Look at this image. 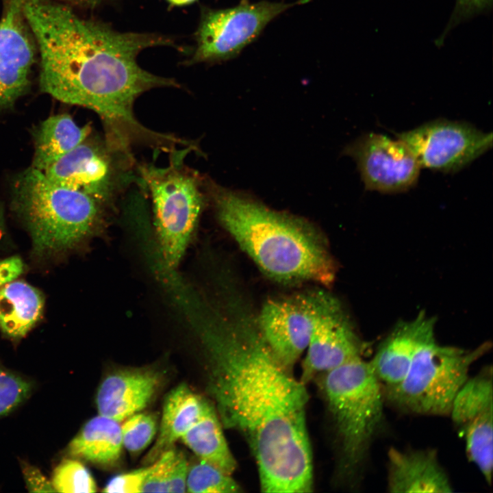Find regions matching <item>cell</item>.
<instances>
[{
  "label": "cell",
  "instance_id": "1",
  "mask_svg": "<svg viewBox=\"0 0 493 493\" xmlns=\"http://www.w3.org/2000/svg\"><path fill=\"white\" fill-rule=\"evenodd\" d=\"M234 307L230 316H208L199 326L206 390L221 424L247 442L262 492H310L305 384L275 356L257 319Z\"/></svg>",
  "mask_w": 493,
  "mask_h": 493
},
{
  "label": "cell",
  "instance_id": "2",
  "mask_svg": "<svg viewBox=\"0 0 493 493\" xmlns=\"http://www.w3.org/2000/svg\"><path fill=\"white\" fill-rule=\"evenodd\" d=\"M23 8L40 54L44 92L95 112L112 148L127 152L136 142H160L162 134L136 118L134 102L151 89L180 85L144 70L137 56L147 48L172 45L169 38L120 32L49 0H24Z\"/></svg>",
  "mask_w": 493,
  "mask_h": 493
},
{
  "label": "cell",
  "instance_id": "3",
  "mask_svg": "<svg viewBox=\"0 0 493 493\" xmlns=\"http://www.w3.org/2000/svg\"><path fill=\"white\" fill-rule=\"evenodd\" d=\"M210 186L220 223L268 277L283 283L333 281L334 262L307 222L246 193L213 182Z\"/></svg>",
  "mask_w": 493,
  "mask_h": 493
},
{
  "label": "cell",
  "instance_id": "4",
  "mask_svg": "<svg viewBox=\"0 0 493 493\" xmlns=\"http://www.w3.org/2000/svg\"><path fill=\"white\" fill-rule=\"evenodd\" d=\"M12 207L25 225L38 259L60 257L75 249L97 230L99 202L58 185L33 167L14 182Z\"/></svg>",
  "mask_w": 493,
  "mask_h": 493
},
{
  "label": "cell",
  "instance_id": "5",
  "mask_svg": "<svg viewBox=\"0 0 493 493\" xmlns=\"http://www.w3.org/2000/svg\"><path fill=\"white\" fill-rule=\"evenodd\" d=\"M323 374V392L340 454L338 472L353 479L383 421V388L370 362L362 357Z\"/></svg>",
  "mask_w": 493,
  "mask_h": 493
},
{
  "label": "cell",
  "instance_id": "6",
  "mask_svg": "<svg viewBox=\"0 0 493 493\" xmlns=\"http://www.w3.org/2000/svg\"><path fill=\"white\" fill-rule=\"evenodd\" d=\"M490 346L488 342L473 349L442 346L433 336L419 347L403 381L384 395L407 413L449 415L456 394L469 377L470 366Z\"/></svg>",
  "mask_w": 493,
  "mask_h": 493
},
{
  "label": "cell",
  "instance_id": "7",
  "mask_svg": "<svg viewBox=\"0 0 493 493\" xmlns=\"http://www.w3.org/2000/svg\"><path fill=\"white\" fill-rule=\"evenodd\" d=\"M151 194L155 226L165 263L176 268L197 225L203 206L198 179L176 162L166 168L140 167Z\"/></svg>",
  "mask_w": 493,
  "mask_h": 493
},
{
  "label": "cell",
  "instance_id": "8",
  "mask_svg": "<svg viewBox=\"0 0 493 493\" xmlns=\"http://www.w3.org/2000/svg\"><path fill=\"white\" fill-rule=\"evenodd\" d=\"M309 1L285 3L241 0L237 5L225 9H203L195 33L196 48L186 64L215 63L236 58L274 18Z\"/></svg>",
  "mask_w": 493,
  "mask_h": 493
},
{
  "label": "cell",
  "instance_id": "9",
  "mask_svg": "<svg viewBox=\"0 0 493 493\" xmlns=\"http://www.w3.org/2000/svg\"><path fill=\"white\" fill-rule=\"evenodd\" d=\"M412 150L421 168L455 173L492 147V133L465 121L439 118L396 134Z\"/></svg>",
  "mask_w": 493,
  "mask_h": 493
},
{
  "label": "cell",
  "instance_id": "10",
  "mask_svg": "<svg viewBox=\"0 0 493 493\" xmlns=\"http://www.w3.org/2000/svg\"><path fill=\"white\" fill-rule=\"evenodd\" d=\"M343 153L355 161L365 189L383 194L409 190L416 185L422 168L404 142L381 134H363Z\"/></svg>",
  "mask_w": 493,
  "mask_h": 493
},
{
  "label": "cell",
  "instance_id": "11",
  "mask_svg": "<svg viewBox=\"0 0 493 493\" xmlns=\"http://www.w3.org/2000/svg\"><path fill=\"white\" fill-rule=\"evenodd\" d=\"M449 415L464 439L469 460L491 484L493 468V383L491 366L467 379Z\"/></svg>",
  "mask_w": 493,
  "mask_h": 493
},
{
  "label": "cell",
  "instance_id": "12",
  "mask_svg": "<svg viewBox=\"0 0 493 493\" xmlns=\"http://www.w3.org/2000/svg\"><path fill=\"white\" fill-rule=\"evenodd\" d=\"M320 295L314 292L268 300L256 318L271 351L290 371L307 349Z\"/></svg>",
  "mask_w": 493,
  "mask_h": 493
},
{
  "label": "cell",
  "instance_id": "13",
  "mask_svg": "<svg viewBox=\"0 0 493 493\" xmlns=\"http://www.w3.org/2000/svg\"><path fill=\"white\" fill-rule=\"evenodd\" d=\"M301 381L305 384L318 373H324L361 358L363 344L339 301L321 292Z\"/></svg>",
  "mask_w": 493,
  "mask_h": 493
},
{
  "label": "cell",
  "instance_id": "14",
  "mask_svg": "<svg viewBox=\"0 0 493 493\" xmlns=\"http://www.w3.org/2000/svg\"><path fill=\"white\" fill-rule=\"evenodd\" d=\"M24 0H5L0 20V108L26 90L35 47L23 12Z\"/></svg>",
  "mask_w": 493,
  "mask_h": 493
},
{
  "label": "cell",
  "instance_id": "15",
  "mask_svg": "<svg viewBox=\"0 0 493 493\" xmlns=\"http://www.w3.org/2000/svg\"><path fill=\"white\" fill-rule=\"evenodd\" d=\"M435 325L434 318L420 312L412 320L396 323L379 344L370 362L384 392L403 381L419 347L435 336Z\"/></svg>",
  "mask_w": 493,
  "mask_h": 493
},
{
  "label": "cell",
  "instance_id": "16",
  "mask_svg": "<svg viewBox=\"0 0 493 493\" xmlns=\"http://www.w3.org/2000/svg\"><path fill=\"white\" fill-rule=\"evenodd\" d=\"M42 173L53 183L84 193L99 203L108 199L111 192L110 160L101 149L86 140Z\"/></svg>",
  "mask_w": 493,
  "mask_h": 493
},
{
  "label": "cell",
  "instance_id": "17",
  "mask_svg": "<svg viewBox=\"0 0 493 493\" xmlns=\"http://www.w3.org/2000/svg\"><path fill=\"white\" fill-rule=\"evenodd\" d=\"M387 484L388 491L393 493L453 491L449 477L433 449L390 448Z\"/></svg>",
  "mask_w": 493,
  "mask_h": 493
},
{
  "label": "cell",
  "instance_id": "18",
  "mask_svg": "<svg viewBox=\"0 0 493 493\" xmlns=\"http://www.w3.org/2000/svg\"><path fill=\"white\" fill-rule=\"evenodd\" d=\"M160 377L148 369L121 370L108 375L96 396L99 414L121 422L143 409L155 394Z\"/></svg>",
  "mask_w": 493,
  "mask_h": 493
},
{
  "label": "cell",
  "instance_id": "19",
  "mask_svg": "<svg viewBox=\"0 0 493 493\" xmlns=\"http://www.w3.org/2000/svg\"><path fill=\"white\" fill-rule=\"evenodd\" d=\"M206 400L193 392L186 383L179 384L166 395L159 434L145 457V463H153L181 439L199 418Z\"/></svg>",
  "mask_w": 493,
  "mask_h": 493
},
{
  "label": "cell",
  "instance_id": "20",
  "mask_svg": "<svg viewBox=\"0 0 493 493\" xmlns=\"http://www.w3.org/2000/svg\"><path fill=\"white\" fill-rule=\"evenodd\" d=\"M44 307L42 293L24 281L0 286V330L12 340L23 338L40 320Z\"/></svg>",
  "mask_w": 493,
  "mask_h": 493
},
{
  "label": "cell",
  "instance_id": "21",
  "mask_svg": "<svg viewBox=\"0 0 493 493\" xmlns=\"http://www.w3.org/2000/svg\"><path fill=\"white\" fill-rule=\"evenodd\" d=\"M90 133L88 125L79 126L67 114L47 118L34 131L35 151L31 167L44 171L86 140Z\"/></svg>",
  "mask_w": 493,
  "mask_h": 493
},
{
  "label": "cell",
  "instance_id": "22",
  "mask_svg": "<svg viewBox=\"0 0 493 493\" xmlns=\"http://www.w3.org/2000/svg\"><path fill=\"white\" fill-rule=\"evenodd\" d=\"M119 422L99 414L89 420L68 446V453L102 466L115 464L123 448Z\"/></svg>",
  "mask_w": 493,
  "mask_h": 493
},
{
  "label": "cell",
  "instance_id": "23",
  "mask_svg": "<svg viewBox=\"0 0 493 493\" xmlns=\"http://www.w3.org/2000/svg\"><path fill=\"white\" fill-rule=\"evenodd\" d=\"M221 425L214 405L206 400L199 418L181 439L198 458L231 475L237 464Z\"/></svg>",
  "mask_w": 493,
  "mask_h": 493
},
{
  "label": "cell",
  "instance_id": "24",
  "mask_svg": "<svg viewBox=\"0 0 493 493\" xmlns=\"http://www.w3.org/2000/svg\"><path fill=\"white\" fill-rule=\"evenodd\" d=\"M186 491L192 493H236L240 486L228 474L216 466L199 458L188 466Z\"/></svg>",
  "mask_w": 493,
  "mask_h": 493
},
{
  "label": "cell",
  "instance_id": "25",
  "mask_svg": "<svg viewBox=\"0 0 493 493\" xmlns=\"http://www.w3.org/2000/svg\"><path fill=\"white\" fill-rule=\"evenodd\" d=\"M51 483L55 492H97V485L92 476L77 459H68L62 461L55 468Z\"/></svg>",
  "mask_w": 493,
  "mask_h": 493
},
{
  "label": "cell",
  "instance_id": "26",
  "mask_svg": "<svg viewBox=\"0 0 493 493\" xmlns=\"http://www.w3.org/2000/svg\"><path fill=\"white\" fill-rule=\"evenodd\" d=\"M122 425L123 446L131 453H138L152 441L157 431L155 417L148 413H135Z\"/></svg>",
  "mask_w": 493,
  "mask_h": 493
},
{
  "label": "cell",
  "instance_id": "27",
  "mask_svg": "<svg viewBox=\"0 0 493 493\" xmlns=\"http://www.w3.org/2000/svg\"><path fill=\"white\" fill-rule=\"evenodd\" d=\"M32 389V383L27 379L0 365V416L26 400Z\"/></svg>",
  "mask_w": 493,
  "mask_h": 493
},
{
  "label": "cell",
  "instance_id": "28",
  "mask_svg": "<svg viewBox=\"0 0 493 493\" xmlns=\"http://www.w3.org/2000/svg\"><path fill=\"white\" fill-rule=\"evenodd\" d=\"M180 453L172 446L159 455L149 466L141 492H169L170 481Z\"/></svg>",
  "mask_w": 493,
  "mask_h": 493
},
{
  "label": "cell",
  "instance_id": "29",
  "mask_svg": "<svg viewBox=\"0 0 493 493\" xmlns=\"http://www.w3.org/2000/svg\"><path fill=\"white\" fill-rule=\"evenodd\" d=\"M149 471V466L121 474L112 478L103 492L118 493L141 492L142 485Z\"/></svg>",
  "mask_w": 493,
  "mask_h": 493
},
{
  "label": "cell",
  "instance_id": "30",
  "mask_svg": "<svg viewBox=\"0 0 493 493\" xmlns=\"http://www.w3.org/2000/svg\"><path fill=\"white\" fill-rule=\"evenodd\" d=\"M492 4V0H456L454 10L443 36L462 21L489 9Z\"/></svg>",
  "mask_w": 493,
  "mask_h": 493
},
{
  "label": "cell",
  "instance_id": "31",
  "mask_svg": "<svg viewBox=\"0 0 493 493\" xmlns=\"http://www.w3.org/2000/svg\"><path fill=\"white\" fill-rule=\"evenodd\" d=\"M23 473L27 488L34 492H55L49 481L37 468L28 464L23 465Z\"/></svg>",
  "mask_w": 493,
  "mask_h": 493
},
{
  "label": "cell",
  "instance_id": "32",
  "mask_svg": "<svg viewBox=\"0 0 493 493\" xmlns=\"http://www.w3.org/2000/svg\"><path fill=\"white\" fill-rule=\"evenodd\" d=\"M25 270L20 257L12 256L0 260V286L15 280Z\"/></svg>",
  "mask_w": 493,
  "mask_h": 493
},
{
  "label": "cell",
  "instance_id": "33",
  "mask_svg": "<svg viewBox=\"0 0 493 493\" xmlns=\"http://www.w3.org/2000/svg\"><path fill=\"white\" fill-rule=\"evenodd\" d=\"M170 5L181 6L189 5L194 3L197 0H166Z\"/></svg>",
  "mask_w": 493,
  "mask_h": 493
},
{
  "label": "cell",
  "instance_id": "34",
  "mask_svg": "<svg viewBox=\"0 0 493 493\" xmlns=\"http://www.w3.org/2000/svg\"><path fill=\"white\" fill-rule=\"evenodd\" d=\"M5 233V222L2 210L0 207V241L4 237Z\"/></svg>",
  "mask_w": 493,
  "mask_h": 493
},
{
  "label": "cell",
  "instance_id": "35",
  "mask_svg": "<svg viewBox=\"0 0 493 493\" xmlns=\"http://www.w3.org/2000/svg\"><path fill=\"white\" fill-rule=\"evenodd\" d=\"M68 2L74 3L84 4V5H92L96 3L99 0H65Z\"/></svg>",
  "mask_w": 493,
  "mask_h": 493
}]
</instances>
